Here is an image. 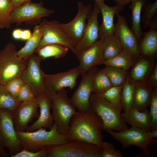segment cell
Segmentation results:
<instances>
[{"instance_id": "1", "label": "cell", "mask_w": 157, "mask_h": 157, "mask_svg": "<svg viewBox=\"0 0 157 157\" xmlns=\"http://www.w3.org/2000/svg\"><path fill=\"white\" fill-rule=\"evenodd\" d=\"M102 121L90 108L87 110H77L71 120L67 135L69 140H76L92 143L101 148L104 135Z\"/></svg>"}, {"instance_id": "2", "label": "cell", "mask_w": 157, "mask_h": 157, "mask_svg": "<svg viewBox=\"0 0 157 157\" xmlns=\"http://www.w3.org/2000/svg\"><path fill=\"white\" fill-rule=\"evenodd\" d=\"M49 131L40 128L31 132H17L20 143L23 149L36 152L46 147L65 143L69 140L67 135H62L58 131L53 123Z\"/></svg>"}, {"instance_id": "3", "label": "cell", "mask_w": 157, "mask_h": 157, "mask_svg": "<svg viewBox=\"0 0 157 157\" xmlns=\"http://www.w3.org/2000/svg\"><path fill=\"white\" fill-rule=\"evenodd\" d=\"M89 104L90 108L101 119L103 131L120 132L129 128L123 118L122 109L112 104L101 95L92 93Z\"/></svg>"}, {"instance_id": "4", "label": "cell", "mask_w": 157, "mask_h": 157, "mask_svg": "<svg viewBox=\"0 0 157 157\" xmlns=\"http://www.w3.org/2000/svg\"><path fill=\"white\" fill-rule=\"evenodd\" d=\"M106 131L125 149L132 145L140 148L142 152L135 157L151 156L153 154L150 149L157 144V140L150 138L147 131L137 127L131 126L120 132H116L113 130Z\"/></svg>"}, {"instance_id": "5", "label": "cell", "mask_w": 157, "mask_h": 157, "mask_svg": "<svg viewBox=\"0 0 157 157\" xmlns=\"http://www.w3.org/2000/svg\"><path fill=\"white\" fill-rule=\"evenodd\" d=\"M51 108L53 122L60 133L67 135L71 119L77 110L68 95L65 88L52 97Z\"/></svg>"}, {"instance_id": "6", "label": "cell", "mask_w": 157, "mask_h": 157, "mask_svg": "<svg viewBox=\"0 0 157 157\" xmlns=\"http://www.w3.org/2000/svg\"><path fill=\"white\" fill-rule=\"evenodd\" d=\"M47 157H101V148L94 144L76 140L45 148Z\"/></svg>"}, {"instance_id": "7", "label": "cell", "mask_w": 157, "mask_h": 157, "mask_svg": "<svg viewBox=\"0 0 157 157\" xmlns=\"http://www.w3.org/2000/svg\"><path fill=\"white\" fill-rule=\"evenodd\" d=\"M17 51L16 46L11 42L0 51V84L4 85L10 79L21 77L27 60L20 58Z\"/></svg>"}, {"instance_id": "8", "label": "cell", "mask_w": 157, "mask_h": 157, "mask_svg": "<svg viewBox=\"0 0 157 157\" xmlns=\"http://www.w3.org/2000/svg\"><path fill=\"white\" fill-rule=\"evenodd\" d=\"M54 12L45 8L42 1L38 3L31 1L13 10L11 14V22L17 25L24 22L31 25L40 24L42 18L50 16Z\"/></svg>"}, {"instance_id": "9", "label": "cell", "mask_w": 157, "mask_h": 157, "mask_svg": "<svg viewBox=\"0 0 157 157\" xmlns=\"http://www.w3.org/2000/svg\"><path fill=\"white\" fill-rule=\"evenodd\" d=\"M60 23L56 20H49L46 19L41 21L39 25L42 31V36L35 52L45 45L57 44L67 47L76 55L75 46L60 27Z\"/></svg>"}, {"instance_id": "10", "label": "cell", "mask_w": 157, "mask_h": 157, "mask_svg": "<svg viewBox=\"0 0 157 157\" xmlns=\"http://www.w3.org/2000/svg\"><path fill=\"white\" fill-rule=\"evenodd\" d=\"M80 75L81 72L78 66L66 71L54 74L45 73L43 82L46 94L51 98L63 89L68 88L72 90Z\"/></svg>"}, {"instance_id": "11", "label": "cell", "mask_w": 157, "mask_h": 157, "mask_svg": "<svg viewBox=\"0 0 157 157\" xmlns=\"http://www.w3.org/2000/svg\"><path fill=\"white\" fill-rule=\"evenodd\" d=\"M42 60L37 55L32 54L28 60L27 65L21 76L36 99L46 94L43 82L45 73L40 67Z\"/></svg>"}, {"instance_id": "12", "label": "cell", "mask_w": 157, "mask_h": 157, "mask_svg": "<svg viewBox=\"0 0 157 157\" xmlns=\"http://www.w3.org/2000/svg\"><path fill=\"white\" fill-rule=\"evenodd\" d=\"M0 136L10 157H13L23 149L14 127L12 111L6 109H0Z\"/></svg>"}, {"instance_id": "13", "label": "cell", "mask_w": 157, "mask_h": 157, "mask_svg": "<svg viewBox=\"0 0 157 157\" xmlns=\"http://www.w3.org/2000/svg\"><path fill=\"white\" fill-rule=\"evenodd\" d=\"M99 70L97 66L91 68L82 77L79 85L70 98L77 110L85 111L90 108L89 99L93 93L94 79Z\"/></svg>"}, {"instance_id": "14", "label": "cell", "mask_w": 157, "mask_h": 157, "mask_svg": "<svg viewBox=\"0 0 157 157\" xmlns=\"http://www.w3.org/2000/svg\"><path fill=\"white\" fill-rule=\"evenodd\" d=\"M116 15L117 22L114 24V34L119 39L123 49L130 55L135 61L140 57L138 47V40L129 26L126 18L119 13Z\"/></svg>"}, {"instance_id": "15", "label": "cell", "mask_w": 157, "mask_h": 157, "mask_svg": "<svg viewBox=\"0 0 157 157\" xmlns=\"http://www.w3.org/2000/svg\"><path fill=\"white\" fill-rule=\"evenodd\" d=\"M78 11L75 17L67 23H60L61 28L75 46L82 39L86 27V20L92 10L90 4L85 6L81 1L77 2Z\"/></svg>"}, {"instance_id": "16", "label": "cell", "mask_w": 157, "mask_h": 157, "mask_svg": "<svg viewBox=\"0 0 157 157\" xmlns=\"http://www.w3.org/2000/svg\"><path fill=\"white\" fill-rule=\"evenodd\" d=\"M104 38L96 41L87 49L76 56L79 62L78 67L83 77L92 67L103 64Z\"/></svg>"}, {"instance_id": "17", "label": "cell", "mask_w": 157, "mask_h": 157, "mask_svg": "<svg viewBox=\"0 0 157 157\" xmlns=\"http://www.w3.org/2000/svg\"><path fill=\"white\" fill-rule=\"evenodd\" d=\"M39 105L37 99L35 100L20 102L12 111V117L17 132L26 131L30 122L38 118Z\"/></svg>"}, {"instance_id": "18", "label": "cell", "mask_w": 157, "mask_h": 157, "mask_svg": "<svg viewBox=\"0 0 157 157\" xmlns=\"http://www.w3.org/2000/svg\"><path fill=\"white\" fill-rule=\"evenodd\" d=\"M99 13V7L94 2L93 8L88 16L87 22L83 37L75 47L76 56L87 49L99 39L98 16Z\"/></svg>"}, {"instance_id": "19", "label": "cell", "mask_w": 157, "mask_h": 157, "mask_svg": "<svg viewBox=\"0 0 157 157\" xmlns=\"http://www.w3.org/2000/svg\"><path fill=\"white\" fill-rule=\"evenodd\" d=\"M94 2L99 7L102 18V22L99 26V38L114 34L113 20L115 15L117 13L123 11L124 10V7L117 4L110 7L105 4L104 2L99 1Z\"/></svg>"}, {"instance_id": "20", "label": "cell", "mask_w": 157, "mask_h": 157, "mask_svg": "<svg viewBox=\"0 0 157 157\" xmlns=\"http://www.w3.org/2000/svg\"><path fill=\"white\" fill-rule=\"evenodd\" d=\"M40 108V113L38 119L32 124L28 126L26 131H34L40 128L51 129L53 121L50 110L51 106V98L46 94L37 99Z\"/></svg>"}, {"instance_id": "21", "label": "cell", "mask_w": 157, "mask_h": 157, "mask_svg": "<svg viewBox=\"0 0 157 157\" xmlns=\"http://www.w3.org/2000/svg\"><path fill=\"white\" fill-rule=\"evenodd\" d=\"M149 27V30L144 32L138 41V47L141 55L154 58L157 51V17Z\"/></svg>"}, {"instance_id": "22", "label": "cell", "mask_w": 157, "mask_h": 157, "mask_svg": "<svg viewBox=\"0 0 157 157\" xmlns=\"http://www.w3.org/2000/svg\"><path fill=\"white\" fill-rule=\"evenodd\" d=\"M153 59L154 58L141 55L135 61L128 73V81L134 83L145 81L155 67L153 66Z\"/></svg>"}, {"instance_id": "23", "label": "cell", "mask_w": 157, "mask_h": 157, "mask_svg": "<svg viewBox=\"0 0 157 157\" xmlns=\"http://www.w3.org/2000/svg\"><path fill=\"white\" fill-rule=\"evenodd\" d=\"M132 83L134 86L133 108L143 111L150 105L153 88L145 81Z\"/></svg>"}, {"instance_id": "24", "label": "cell", "mask_w": 157, "mask_h": 157, "mask_svg": "<svg viewBox=\"0 0 157 157\" xmlns=\"http://www.w3.org/2000/svg\"><path fill=\"white\" fill-rule=\"evenodd\" d=\"M123 118L127 124L131 126L137 127L146 131L151 130V117L150 111L146 109L140 111L133 108L129 111L122 113Z\"/></svg>"}, {"instance_id": "25", "label": "cell", "mask_w": 157, "mask_h": 157, "mask_svg": "<svg viewBox=\"0 0 157 157\" xmlns=\"http://www.w3.org/2000/svg\"><path fill=\"white\" fill-rule=\"evenodd\" d=\"M42 32L39 24L33 28L30 38L26 41L24 46L17 51V54L21 59L27 61L35 52L42 36Z\"/></svg>"}, {"instance_id": "26", "label": "cell", "mask_w": 157, "mask_h": 157, "mask_svg": "<svg viewBox=\"0 0 157 157\" xmlns=\"http://www.w3.org/2000/svg\"><path fill=\"white\" fill-rule=\"evenodd\" d=\"M149 0H131L129 8L131 13V30L135 35L138 41L144 32L141 27V13L142 7Z\"/></svg>"}, {"instance_id": "27", "label": "cell", "mask_w": 157, "mask_h": 157, "mask_svg": "<svg viewBox=\"0 0 157 157\" xmlns=\"http://www.w3.org/2000/svg\"><path fill=\"white\" fill-rule=\"evenodd\" d=\"M69 49L68 47L63 45L51 44L42 47L35 53H36L42 60L51 57L58 58L65 56Z\"/></svg>"}, {"instance_id": "28", "label": "cell", "mask_w": 157, "mask_h": 157, "mask_svg": "<svg viewBox=\"0 0 157 157\" xmlns=\"http://www.w3.org/2000/svg\"><path fill=\"white\" fill-rule=\"evenodd\" d=\"M104 38L103 57L104 60L115 57L123 50L119 39L114 34Z\"/></svg>"}, {"instance_id": "29", "label": "cell", "mask_w": 157, "mask_h": 157, "mask_svg": "<svg viewBox=\"0 0 157 157\" xmlns=\"http://www.w3.org/2000/svg\"><path fill=\"white\" fill-rule=\"evenodd\" d=\"M135 60L124 49L115 57L104 61L103 64L109 66L127 71L133 65Z\"/></svg>"}, {"instance_id": "30", "label": "cell", "mask_w": 157, "mask_h": 157, "mask_svg": "<svg viewBox=\"0 0 157 157\" xmlns=\"http://www.w3.org/2000/svg\"><path fill=\"white\" fill-rule=\"evenodd\" d=\"M109 78L113 86L123 85L127 79L128 71L120 68L106 66L102 69Z\"/></svg>"}, {"instance_id": "31", "label": "cell", "mask_w": 157, "mask_h": 157, "mask_svg": "<svg viewBox=\"0 0 157 157\" xmlns=\"http://www.w3.org/2000/svg\"><path fill=\"white\" fill-rule=\"evenodd\" d=\"M14 9L10 0H0V29L11 27V14Z\"/></svg>"}, {"instance_id": "32", "label": "cell", "mask_w": 157, "mask_h": 157, "mask_svg": "<svg viewBox=\"0 0 157 157\" xmlns=\"http://www.w3.org/2000/svg\"><path fill=\"white\" fill-rule=\"evenodd\" d=\"M134 86L127 79L124 84L122 92L121 104L122 110L127 112L133 108Z\"/></svg>"}, {"instance_id": "33", "label": "cell", "mask_w": 157, "mask_h": 157, "mask_svg": "<svg viewBox=\"0 0 157 157\" xmlns=\"http://www.w3.org/2000/svg\"><path fill=\"white\" fill-rule=\"evenodd\" d=\"M113 86L106 74L102 69H99L96 74L93 81V93L101 95Z\"/></svg>"}, {"instance_id": "34", "label": "cell", "mask_w": 157, "mask_h": 157, "mask_svg": "<svg viewBox=\"0 0 157 157\" xmlns=\"http://www.w3.org/2000/svg\"><path fill=\"white\" fill-rule=\"evenodd\" d=\"M20 103L11 94L4 85L0 84V109L13 111Z\"/></svg>"}, {"instance_id": "35", "label": "cell", "mask_w": 157, "mask_h": 157, "mask_svg": "<svg viewBox=\"0 0 157 157\" xmlns=\"http://www.w3.org/2000/svg\"><path fill=\"white\" fill-rule=\"evenodd\" d=\"M143 7L144 12L141 20L143 27L147 28L157 17V1L152 3L147 1Z\"/></svg>"}, {"instance_id": "36", "label": "cell", "mask_w": 157, "mask_h": 157, "mask_svg": "<svg viewBox=\"0 0 157 157\" xmlns=\"http://www.w3.org/2000/svg\"><path fill=\"white\" fill-rule=\"evenodd\" d=\"M123 85L120 86H112L101 95L112 104L122 109L121 99Z\"/></svg>"}, {"instance_id": "37", "label": "cell", "mask_w": 157, "mask_h": 157, "mask_svg": "<svg viewBox=\"0 0 157 157\" xmlns=\"http://www.w3.org/2000/svg\"><path fill=\"white\" fill-rule=\"evenodd\" d=\"M151 117V130L157 129V86L152 90L150 105Z\"/></svg>"}, {"instance_id": "38", "label": "cell", "mask_w": 157, "mask_h": 157, "mask_svg": "<svg viewBox=\"0 0 157 157\" xmlns=\"http://www.w3.org/2000/svg\"><path fill=\"white\" fill-rule=\"evenodd\" d=\"M24 83L21 77H16L8 81L4 85L11 94L17 99L19 90Z\"/></svg>"}, {"instance_id": "39", "label": "cell", "mask_w": 157, "mask_h": 157, "mask_svg": "<svg viewBox=\"0 0 157 157\" xmlns=\"http://www.w3.org/2000/svg\"><path fill=\"white\" fill-rule=\"evenodd\" d=\"M101 157H123L124 155L119 149H116L112 143L103 141L101 145Z\"/></svg>"}, {"instance_id": "40", "label": "cell", "mask_w": 157, "mask_h": 157, "mask_svg": "<svg viewBox=\"0 0 157 157\" xmlns=\"http://www.w3.org/2000/svg\"><path fill=\"white\" fill-rule=\"evenodd\" d=\"M31 89L25 83L22 86L17 99L19 102L31 101L36 99Z\"/></svg>"}, {"instance_id": "41", "label": "cell", "mask_w": 157, "mask_h": 157, "mask_svg": "<svg viewBox=\"0 0 157 157\" xmlns=\"http://www.w3.org/2000/svg\"><path fill=\"white\" fill-rule=\"evenodd\" d=\"M13 157H47L45 148L36 152L23 149Z\"/></svg>"}, {"instance_id": "42", "label": "cell", "mask_w": 157, "mask_h": 157, "mask_svg": "<svg viewBox=\"0 0 157 157\" xmlns=\"http://www.w3.org/2000/svg\"><path fill=\"white\" fill-rule=\"evenodd\" d=\"M32 33L29 29L17 28L12 32L13 38L16 40L27 41L31 37Z\"/></svg>"}, {"instance_id": "43", "label": "cell", "mask_w": 157, "mask_h": 157, "mask_svg": "<svg viewBox=\"0 0 157 157\" xmlns=\"http://www.w3.org/2000/svg\"><path fill=\"white\" fill-rule=\"evenodd\" d=\"M145 81L152 88L157 86V65H156L152 71Z\"/></svg>"}, {"instance_id": "44", "label": "cell", "mask_w": 157, "mask_h": 157, "mask_svg": "<svg viewBox=\"0 0 157 157\" xmlns=\"http://www.w3.org/2000/svg\"><path fill=\"white\" fill-rule=\"evenodd\" d=\"M14 9L24 3L31 1V0H10Z\"/></svg>"}, {"instance_id": "45", "label": "cell", "mask_w": 157, "mask_h": 157, "mask_svg": "<svg viewBox=\"0 0 157 157\" xmlns=\"http://www.w3.org/2000/svg\"><path fill=\"white\" fill-rule=\"evenodd\" d=\"M116 4L124 7L130 3L131 0H114Z\"/></svg>"}, {"instance_id": "46", "label": "cell", "mask_w": 157, "mask_h": 157, "mask_svg": "<svg viewBox=\"0 0 157 157\" xmlns=\"http://www.w3.org/2000/svg\"><path fill=\"white\" fill-rule=\"evenodd\" d=\"M149 136L151 138L155 139L157 138V129L152 130L147 132Z\"/></svg>"}, {"instance_id": "47", "label": "cell", "mask_w": 157, "mask_h": 157, "mask_svg": "<svg viewBox=\"0 0 157 157\" xmlns=\"http://www.w3.org/2000/svg\"><path fill=\"white\" fill-rule=\"evenodd\" d=\"M9 153L3 147L0 146V157H6L9 156Z\"/></svg>"}, {"instance_id": "48", "label": "cell", "mask_w": 157, "mask_h": 157, "mask_svg": "<svg viewBox=\"0 0 157 157\" xmlns=\"http://www.w3.org/2000/svg\"><path fill=\"white\" fill-rule=\"evenodd\" d=\"M0 146L3 147H4V145H3L2 140H1L0 136Z\"/></svg>"}, {"instance_id": "49", "label": "cell", "mask_w": 157, "mask_h": 157, "mask_svg": "<svg viewBox=\"0 0 157 157\" xmlns=\"http://www.w3.org/2000/svg\"><path fill=\"white\" fill-rule=\"evenodd\" d=\"M94 1H101L104 2V0H94Z\"/></svg>"}]
</instances>
